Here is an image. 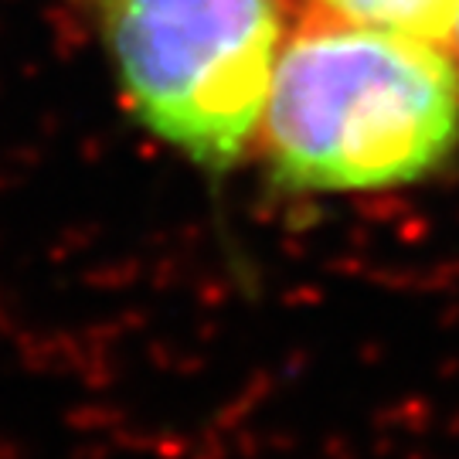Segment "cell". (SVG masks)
<instances>
[{"mask_svg":"<svg viewBox=\"0 0 459 459\" xmlns=\"http://www.w3.org/2000/svg\"><path fill=\"white\" fill-rule=\"evenodd\" d=\"M453 38H456V48H459V17H456V28H453Z\"/></svg>","mask_w":459,"mask_h":459,"instance_id":"obj_4","label":"cell"},{"mask_svg":"<svg viewBox=\"0 0 459 459\" xmlns=\"http://www.w3.org/2000/svg\"><path fill=\"white\" fill-rule=\"evenodd\" d=\"M276 0H109L106 34L136 116L208 167L231 164L265 109Z\"/></svg>","mask_w":459,"mask_h":459,"instance_id":"obj_2","label":"cell"},{"mask_svg":"<svg viewBox=\"0 0 459 459\" xmlns=\"http://www.w3.org/2000/svg\"><path fill=\"white\" fill-rule=\"evenodd\" d=\"M320 17L405 34L419 41H446L459 17V0H316Z\"/></svg>","mask_w":459,"mask_h":459,"instance_id":"obj_3","label":"cell"},{"mask_svg":"<svg viewBox=\"0 0 459 459\" xmlns=\"http://www.w3.org/2000/svg\"><path fill=\"white\" fill-rule=\"evenodd\" d=\"M456 140L459 72L432 41L316 14L279 48L263 143L296 187L415 181Z\"/></svg>","mask_w":459,"mask_h":459,"instance_id":"obj_1","label":"cell"}]
</instances>
